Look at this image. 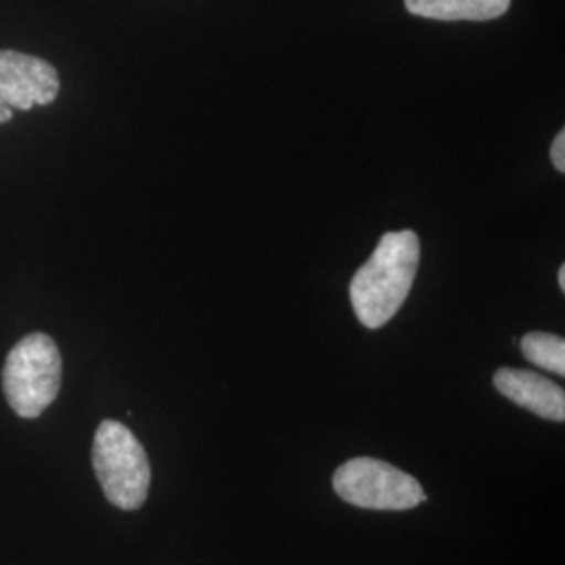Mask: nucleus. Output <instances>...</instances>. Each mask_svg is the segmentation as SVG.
I'll list each match as a JSON object with an SVG mask.
<instances>
[{
    "mask_svg": "<svg viewBox=\"0 0 565 565\" xmlns=\"http://www.w3.org/2000/svg\"><path fill=\"white\" fill-rule=\"evenodd\" d=\"M60 95V74L49 61L20 51H0V102L30 111L51 105Z\"/></svg>",
    "mask_w": 565,
    "mask_h": 565,
    "instance_id": "obj_5",
    "label": "nucleus"
},
{
    "mask_svg": "<svg viewBox=\"0 0 565 565\" xmlns=\"http://www.w3.org/2000/svg\"><path fill=\"white\" fill-rule=\"evenodd\" d=\"M494 387L511 403L548 419L565 422V392L562 385L524 369H499L494 373Z\"/></svg>",
    "mask_w": 565,
    "mask_h": 565,
    "instance_id": "obj_6",
    "label": "nucleus"
},
{
    "mask_svg": "<svg viewBox=\"0 0 565 565\" xmlns=\"http://www.w3.org/2000/svg\"><path fill=\"white\" fill-rule=\"evenodd\" d=\"M422 260V242L415 231L385 233L373 256L350 282V302L366 329L390 323L403 308Z\"/></svg>",
    "mask_w": 565,
    "mask_h": 565,
    "instance_id": "obj_1",
    "label": "nucleus"
},
{
    "mask_svg": "<svg viewBox=\"0 0 565 565\" xmlns=\"http://www.w3.org/2000/svg\"><path fill=\"white\" fill-rule=\"evenodd\" d=\"M557 281H559V287H562V291H565V264L559 266V275H557Z\"/></svg>",
    "mask_w": 565,
    "mask_h": 565,
    "instance_id": "obj_11",
    "label": "nucleus"
},
{
    "mask_svg": "<svg viewBox=\"0 0 565 565\" xmlns=\"http://www.w3.org/2000/svg\"><path fill=\"white\" fill-rule=\"evenodd\" d=\"M335 494L361 509L373 511H406L422 505V484L403 469L371 457L350 459L333 473Z\"/></svg>",
    "mask_w": 565,
    "mask_h": 565,
    "instance_id": "obj_4",
    "label": "nucleus"
},
{
    "mask_svg": "<svg viewBox=\"0 0 565 565\" xmlns=\"http://www.w3.org/2000/svg\"><path fill=\"white\" fill-rule=\"evenodd\" d=\"M13 118V109H9L4 103L0 102V124L9 121Z\"/></svg>",
    "mask_w": 565,
    "mask_h": 565,
    "instance_id": "obj_10",
    "label": "nucleus"
},
{
    "mask_svg": "<svg viewBox=\"0 0 565 565\" xmlns=\"http://www.w3.org/2000/svg\"><path fill=\"white\" fill-rule=\"evenodd\" d=\"M522 354L525 359L541 369L565 375V342L562 335L532 331L522 340Z\"/></svg>",
    "mask_w": 565,
    "mask_h": 565,
    "instance_id": "obj_8",
    "label": "nucleus"
},
{
    "mask_svg": "<svg viewBox=\"0 0 565 565\" xmlns=\"http://www.w3.org/2000/svg\"><path fill=\"white\" fill-rule=\"evenodd\" d=\"M93 467L111 505L137 511L147 501L151 463L139 438L120 422H103L93 443Z\"/></svg>",
    "mask_w": 565,
    "mask_h": 565,
    "instance_id": "obj_3",
    "label": "nucleus"
},
{
    "mask_svg": "<svg viewBox=\"0 0 565 565\" xmlns=\"http://www.w3.org/2000/svg\"><path fill=\"white\" fill-rule=\"evenodd\" d=\"M60 348L46 333H30L9 352L2 369L7 403L23 419H36L55 403L61 387Z\"/></svg>",
    "mask_w": 565,
    "mask_h": 565,
    "instance_id": "obj_2",
    "label": "nucleus"
},
{
    "mask_svg": "<svg viewBox=\"0 0 565 565\" xmlns=\"http://www.w3.org/2000/svg\"><path fill=\"white\" fill-rule=\"evenodd\" d=\"M406 11L438 21H490L505 15L511 0H404Z\"/></svg>",
    "mask_w": 565,
    "mask_h": 565,
    "instance_id": "obj_7",
    "label": "nucleus"
},
{
    "mask_svg": "<svg viewBox=\"0 0 565 565\" xmlns=\"http://www.w3.org/2000/svg\"><path fill=\"white\" fill-rule=\"evenodd\" d=\"M551 162L557 172H565V130H559L555 141L551 145Z\"/></svg>",
    "mask_w": 565,
    "mask_h": 565,
    "instance_id": "obj_9",
    "label": "nucleus"
}]
</instances>
